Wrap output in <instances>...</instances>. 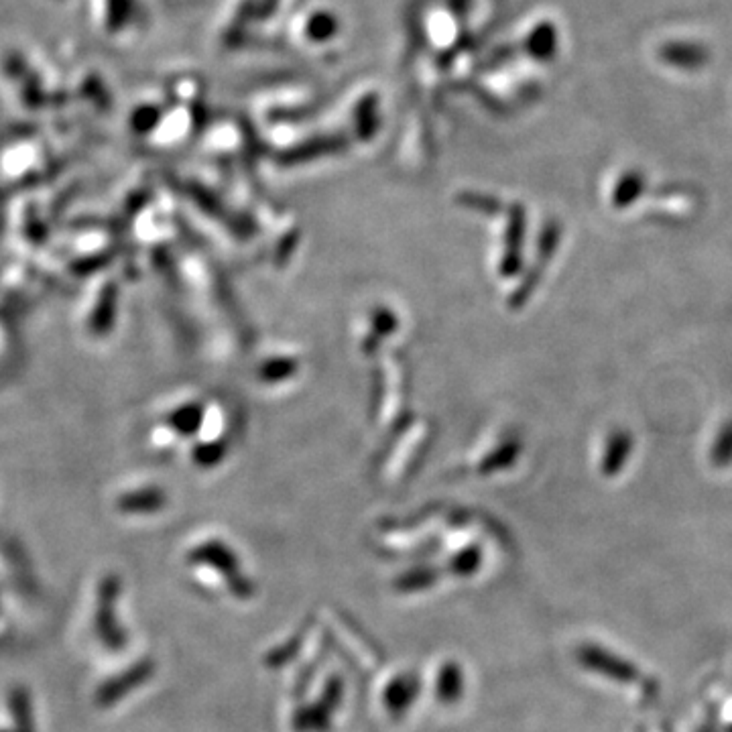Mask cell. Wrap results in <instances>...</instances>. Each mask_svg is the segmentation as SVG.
I'll return each instance as SVG.
<instances>
[{"label": "cell", "instance_id": "6da1fadb", "mask_svg": "<svg viewBox=\"0 0 732 732\" xmlns=\"http://www.w3.org/2000/svg\"><path fill=\"white\" fill-rule=\"evenodd\" d=\"M118 580L114 576H108L98 592V608H96V633L100 641L108 649H118L122 645V631L116 625L114 615V604L118 596Z\"/></svg>", "mask_w": 732, "mask_h": 732}, {"label": "cell", "instance_id": "7a4b0ae2", "mask_svg": "<svg viewBox=\"0 0 732 732\" xmlns=\"http://www.w3.org/2000/svg\"><path fill=\"white\" fill-rule=\"evenodd\" d=\"M149 674V669L145 665H139L131 671H127V674L118 676L116 680H110L108 684H104L98 694H96V702L100 706H110L114 702H118L122 696H125L129 690H133L145 676Z\"/></svg>", "mask_w": 732, "mask_h": 732}, {"label": "cell", "instance_id": "3957f363", "mask_svg": "<svg viewBox=\"0 0 732 732\" xmlns=\"http://www.w3.org/2000/svg\"><path fill=\"white\" fill-rule=\"evenodd\" d=\"M584 661H588L594 669L602 671V674L617 678V680H635L637 671H633L629 665H625L623 661H619L617 657H610L606 653L588 649V653H584Z\"/></svg>", "mask_w": 732, "mask_h": 732}, {"label": "cell", "instance_id": "277c9868", "mask_svg": "<svg viewBox=\"0 0 732 732\" xmlns=\"http://www.w3.org/2000/svg\"><path fill=\"white\" fill-rule=\"evenodd\" d=\"M11 714H13V722H15V730L17 732H35V720H33V708H31V698L27 694L25 688H15L11 692Z\"/></svg>", "mask_w": 732, "mask_h": 732}, {"label": "cell", "instance_id": "5b68a950", "mask_svg": "<svg viewBox=\"0 0 732 732\" xmlns=\"http://www.w3.org/2000/svg\"><path fill=\"white\" fill-rule=\"evenodd\" d=\"M114 297H116V289L112 285L104 287L100 301L96 305V312L92 316V330L96 334H104L110 330L112 316H114Z\"/></svg>", "mask_w": 732, "mask_h": 732}, {"label": "cell", "instance_id": "8992f818", "mask_svg": "<svg viewBox=\"0 0 732 732\" xmlns=\"http://www.w3.org/2000/svg\"><path fill=\"white\" fill-rule=\"evenodd\" d=\"M155 501L151 499V495H129V497H122L120 499V509L125 511H145V509H151Z\"/></svg>", "mask_w": 732, "mask_h": 732}, {"label": "cell", "instance_id": "52a82bcc", "mask_svg": "<svg viewBox=\"0 0 732 732\" xmlns=\"http://www.w3.org/2000/svg\"><path fill=\"white\" fill-rule=\"evenodd\" d=\"M0 732H9V730H0Z\"/></svg>", "mask_w": 732, "mask_h": 732}]
</instances>
